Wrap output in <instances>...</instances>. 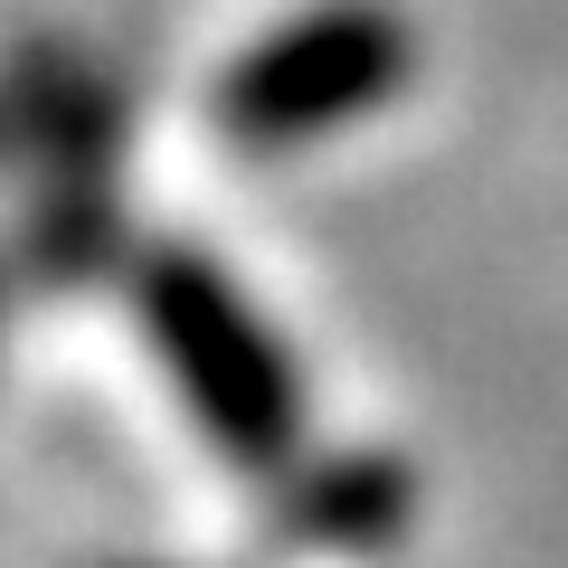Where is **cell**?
Instances as JSON below:
<instances>
[{
	"label": "cell",
	"mask_w": 568,
	"mask_h": 568,
	"mask_svg": "<svg viewBox=\"0 0 568 568\" xmlns=\"http://www.w3.org/2000/svg\"><path fill=\"white\" fill-rule=\"evenodd\" d=\"M407 20L379 0H323L304 20H284L275 39H256L219 85V123L246 152H294V142H323L342 123L379 114L407 85Z\"/></svg>",
	"instance_id": "cell-1"
},
{
	"label": "cell",
	"mask_w": 568,
	"mask_h": 568,
	"mask_svg": "<svg viewBox=\"0 0 568 568\" xmlns=\"http://www.w3.org/2000/svg\"><path fill=\"white\" fill-rule=\"evenodd\" d=\"M142 323L162 342L181 398L209 417V436H219L246 474H265V465L294 455V379H284V351L265 342V323L209 275V265H190V256L152 265Z\"/></svg>",
	"instance_id": "cell-2"
}]
</instances>
